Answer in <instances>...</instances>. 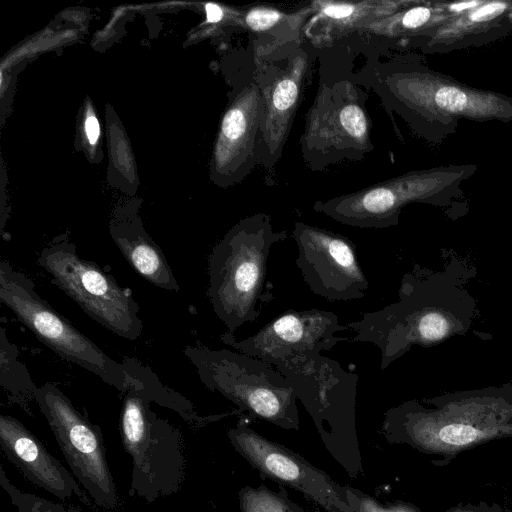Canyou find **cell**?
<instances>
[{
  "instance_id": "6da1fadb",
  "label": "cell",
  "mask_w": 512,
  "mask_h": 512,
  "mask_svg": "<svg viewBox=\"0 0 512 512\" xmlns=\"http://www.w3.org/2000/svg\"><path fill=\"white\" fill-rule=\"evenodd\" d=\"M286 238L287 231L274 230L270 215L260 212L241 219L212 248L207 296L228 332L260 316L268 257Z\"/></svg>"
},
{
  "instance_id": "7a4b0ae2",
  "label": "cell",
  "mask_w": 512,
  "mask_h": 512,
  "mask_svg": "<svg viewBox=\"0 0 512 512\" xmlns=\"http://www.w3.org/2000/svg\"><path fill=\"white\" fill-rule=\"evenodd\" d=\"M273 366L291 382L330 455L350 477L363 474L356 430L358 375L321 353Z\"/></svg>"
},
{
  "instance_id": "3957f363",
  "label": "cell",
  "mask_w": 512,
  "mask_h": 512,
  "mask_svg": "<svg viewBox=\"0 0 512 512\" xmlns=\"http://www.w3.org/2000/svg\"><path fill=\"white\" fill-rule=\"evenodd\" d=\"M184 354L200 381L250 416L286 430L300 428L296 393L289 379L273 365L228 349L186 346Z\"/></svg>"
},
{
  "instance_id": "277c9868",
  "label": "cell",
  "mask_w": 512,
  "mask_h": 512,
  "mask_svg": "<svg viewBox=\"0 0 512 512\" xmlns=\"http://www.w3.org/2000/svg\"><path fill=\"white\" fill-rule=\"evenodd\" d=\"M120 434L131 457L130 493L148 503L179 491L185 479L184 440L180 431L151 409L133 385L124 394Z\"/></svg>"
},
{
  "instance_id": "5b68a950",
  "label": "cell",
  "mask_w": 512,
  "mask_h": 512,
  "mask_svg": "<svg viewBox=\"0 0 512 512\" xmlns=\"http://www.w3.org/2000/svg\"><path fill=\"white\" fill-rule=\"evenodd\" d=\"M365 100L366 95L352 80L321 78L300 137L302 158L310 170L361 161L373 151Z\"/></svg>"
},
{
  "instance_id": "8992f818",
  "label": "cell",
  "mask_w": 512,
  "mask_h": 512,
  "mask_svg": "<svg viewBox=\"0 0 512 512\" xmlns=\"http://www.w3.org/2000/svg\"><path fill=\"white\" fill-rule=\"evenodd\" d=\"M0 300L60 357L92 372L123 394L134 383L122 363L109 357L55 311L36 293L33 281L5 260L0 263Z\"/></svg>"
},
{
  "instance_id": "52a82bcc",
  "label": "cell",
  "mask_w": 512,
  "mask_h": 512,
  "mask_svg": "<svg viewBox=\"0 0 512 512\" xmlns=\"http://www.w3.org/2000/svg\"><path fill=\"white\" fill-rule=\"evenodd\" d=\"M38 264L51 275L56 286L100 325L127 340L141 336L144 325L138 304L113 276L81 258L73 243H51L41 250Z\"/></svg>"
},
{
  "instance_id": "ba28073f",
  "label": "cell",
  "mask_w": 512,
  "mask_h": 512,
  "mask_svg": "<svg viewBox=\"0 0 512 512\" xmlns=\"http://www.w3.org/2000/svg\"><path fill=\"white\" fill-rule=\"evenodd\" d=\"M314 46L302 41L254 55L253 77L263 104L257 161L272 170L280 160L314 61Z\"/></svg>"
},
{
  "instance_id": "9c48e42d",
  "label": "cell",
  "mask_w": 512,
  "mask_h": 512,
  "mask_svg": "<svg viewBox=\"0 0 512 512\" xmlns=\"http://www.w3.org/2000/svg\"><path fill=\"white\" fill-rule=\"evenodd\" d=\"M36 403L71 472L87 495L98 506L115 509L119 499L99 426L91 423L52 383L38 388Z\"/></svg>"
},
{
  "instance_id": "30bf717a",
  "label": "cell",
  "mask_w": 512,
  "mask_h": 512,
  "mask_svg": "<svg viewBox=\"0 0 512 512\" xmlns=\"http://www.w3.org/2000/svg\"><path fill=\"white\" fill-rule=\"evenodd\" d=\"M227 436L235 451L263 479L301 492L327 512H353L344 486L301 455L257 433L242 419L228 429Z\"/></svg>"
},
{
  "instance_id": "8fae6325",
  "label": "cell",
  "mask_w": 512,
  "mask_h": 512,
  "mask_svg": "<svg viewBox=\"0 0 512 512\" xmlns=\"http://www.w3.org/2000/svg\"><path fill=\"white\" fill-rule=\"evenodd\" d=\"M292 236L298 248L296 265L313 293L335 302L365 296L369 282L349 238L301 221L294 223Z\"/></svg>"
},
{
  "instance_id": "7c38bea8",
  "label": "cell",
  "mask_w": 512,
  "mask_h": 512,
  "mask_svg": "<svg viewBox=\"0 0 512 512\" xmlns=\"http://www.w3.org/2000/svg\"><path fill=\"white\" fill-rule=\"evenodd\" d=\"M331 311L312 308L288 310L265 324L257 333L238 341L230 332L221 341L238 352L271 365L295 357H310L331 350L348 338L335 333L347 330Z\"/></svg>"
},
{
  "instance_id": "4fadbf2b",
  "label": "cell",
  "mask_w": 512,
  "mask_h": 512,
  "mask_svg": "<svg viewBox=\"0 0 512 512\" xmlns=\"http://www.w3.org/2000/svg\"><path fill=\"white\" fill-rule=\"evenodd\" d=\"M262 96L253 74L237 92L221 122L216 165L227 183H238L258 165Z\"/></svg>"
},
{
  "instance_id": "5bb4252c",
  "label": "cell",
  "mask_w": 512,
  "mask_h": 512,
  "mask_svg": "<svg viewBox=\"0 0 512 512\" xmlns=\"http://www.w3.org/2000/svg\"><path fill=\"white\" fill-rule=\"evenodd\" d=\"M0 446L6 458L29 482L61 500L75 496L89 503L72 474L50 454L39 438L10 415H0Z\"/></svg>"
},
{
  "instance_id": "9a60e30c",
  "label": "cell",
  "mask_w": 512,
  "mask_h": 512,
  "mask_svg": "<svg viewBox=\"0 0 512 512\" xmlns=\"http://www.w3.org/2000/svg\"><path fill=\"white\" fill-rule=\"evenodd\" d=\"M401 2L392 0L313 1V14L303 36L315 48L333 44L378 19L398 11Z\"/></svg>"
},
{
  "instance_id": "2e32d148",
  "label": "cell",
  "mask_w": 512,
  "mask_h": 512,
  "mask_svg": "<svg viewBox=\"0 0 512 512\" xmlns=\"http://www.w3.org/2000/svg\"><path fill=\"white\" fill-rule=\"evenodd\" d=\"M312 2L296 12L268 5H251L241 12L240 26L253 37L254 55L302 41L303 28L313 14Z\"/></svg>"
},
{
  "instance_id": "e0dca14e",
  "label": "cell",
  "mask_w": 512,
  "mask_h": 512,
  "mask_svg": "<svg viewBox=\"0 0 512 512\" xmlns=\"http://www.w3.org/2000/svg\"><path fill=\"white\" fill-rule=\"evenodd\" d=\"M122 364L127 374L140 382L139 388L132 384L137 391L141 392L151 402L173 410L190 425L202 427L231 415V413L209 416L199 415L191 401L175 390L163 385L147 365L127 356L122 358Z\"/></svg>"
},
{
  "instance_id": "ac0fdd59",
  "label": "cell",
  "mask_w": 512,
  "mask_h": 512,
  "mask_svg": "<svg viewBox=\"0 0 512 512\" xmlns=\"http://www.w3.org/2000/svg\"><path fill=\"white\" fill-rule=\"evenodd\" d=\"M0 385L12 402L30 414V403L36 402L39 387L35 385L25 365L19 360L17 347L0 328Z\"/></svg>"
},
{
  "instance_id": "d6986e66",
  "label": "cell",
  "mask_w": 512,
  "mask_h": 512,
  "mask_svg": "<svg viewBox=\"0 0 512 512\" xmlns=\"http://www.w3.org/2000/svg\"><path fill=\"white\" fill-rule=\"evenodd\" d=\"M238 498L241 512H305L289 498L283 487L271 490L265 484L256 487L245 485L240 489Z\"/></svg>"
},
{
  "instance_id": "ffe728a7",
  "label": "cell",
  "mask_w": 512,
  "mask_h": 512,
  "mask_svg": "<svg viewBox=\"0 0 512 512\" xmlns=\"http://www.w3.org/2000/svg\"><path fill=\"white\" fill-rule=\"evenodd\" d=\"M0 485L17 512H84L75 507L20 490L6 476L2 466L0 467Z\"/></svg>"
},
{
  "instance_id": "44dd1931",
  "label": "cell",
  "mask_w": 512,
  "mask_h": 512,
  "mask_svg": "<svg viewBox=\"0 0 512 512\" xmlns=\"http://www.w3.org/2000/svg\"><path fill=\"white\" fill-rule=\"evenodd\" d=\"M348 504L353 512H421L412 504L395 501L383 504L359 489L344 486Z\"/></svg>"
},
{
  "instance_id": "7402d4cb",
  "label": "cell",
  "mask_w": 512,
  "mask_h": 512,
  "mask_svg": "<svg viewBox=\"0 0 512 512\" xmlns=\"http://www.w3.org/2000/svg\"><path fill=\"white\" fill-rule=\"evenodd\" d=\"M448 331V322L439 313L427 312L417 323L410 339L416 341H434L442 338Z\"/></svg>"
},
{
  "instance_id": "603a6c76",
  "label": "cell",
  "mask_w": 512,
  "mask_h": 512,
  "mask_svg": "<svg viewBox=\"0 0 512 512\" xmlns=\"http://www.w3.org/2000/svg\"><path fill=\"white\" fill-rule=\"evenodd\" d=\"M438 107L449 112L463 111L467 104V95L458 88L441 87L434 95Z\"/></svg>"
},
{
  "instance_id": "cb8c5ba5",
  "label": "cell",
  "mask_w": 512,
  "mask_h": 512,
  "mask_svg": "<svg viewBox=\"0 0 512 512\" xmlns=\"http://www.w3.org/2000/svg\"><path fill=\"white\" fill-rule=\"evenodd\" d=\"M506 5L501 2H492L482 6L470 15V20L474 22L488 20L505 9Z\"/></svg>"
},
{
  "instance_id": "d4e9b609",
  "label": "cell",
  "mask_w": 512,
  "mask_h": 512,
  "mask_svg": "<svg viewBox=\"0 0 512 512\" xmlns=\"http://www.w3.org/2000/svg\"><path fill=\"white\" fill-rule=\"evenodd\" d=\"M448 512H504L503 509L497 505L488 506L487 504L481 505H466L463 507H455ZM509 512V511H508Z\"/></svg>"
},
{
  "instance_id": "484cf974",
  "label": "cell",
  "mask_w": 512,
  "mask_h": 512,
  "mask_svg": "<svg viewBox=\"0 0 512 512\" xmlns=\"http://www.w3.org/2000/svg\"><path fill=\"white\" fill-rule=\"evenodd\" d=\"M85 131L88 137V140L91 144H94L99 136V124L97 119L94 116H89L85 122Z\"/></svg>"
},
{
  "instance_id": "4316f807",
  "label": "cell",
  "mask_w": 512,
  "mask_h": 512,
  "mask_svg": "<svg viewBox=\"0 0 512 512\" xmlns=\"http://www.w3.org/2000/svg\"><path fill=\"white\" fill-rule=\"evenodd\" d=\"M206 14H207V20L210 23H218L224 18V11L223 9L214 3H208L205 6Z\"/></svg>"
},
{
  "instance_id": "83f0119b",
  "label": "cell",
  "mask_w": 512,
  "mask_h": 512,
  "mask_svg": "<svg viewBox=\"0 0 512 512\" xmlns=\"http://www.w3.org/2000/svg\"><path fill=\"white\" fill-rule=\"evenodd\" d=\"M477 4H478L477 1L461 2L458 4H453L450 8H451V10L461 11L464 9L472 8V7L476 6Z\"/></svg>"
}]
</instances>
